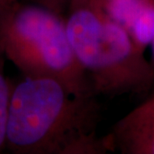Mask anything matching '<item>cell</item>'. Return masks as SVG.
Segmentation results:
<instances>
[{
	"mask_svg": "<svg viewBox=\"0 0 154 154\" xmlns=\"http://www.w3.org/2000/svg\"><path fill=\"white\" fill-rule=\"evenodd\" d=\"M107 135L112 151L154 154V92L121 117Z\"/></svg>",
	"mask_w": 154,
	"mask_h": 154,
	"instance_id": "obj_4",
	"label": "cell"
},
{
	"mask_svg": "<svg viewBox=\"0 0 154 154\" xmlns=\"http://www.w3.org/2000/svg\"><path fill=\"white\" fill-rule=\"evenodd\" d=\"M67 35L95 95H145L154 89V63L96 0H69Z\"/></svg>",
	"mask_w": 154,
	"mask_h": 154,
	"instance_id": "obj_2",
	"label": "cell"
},
{
	"mask_svg": "<svg viewBox=\"0 0 154 154\" xmlns=\"http://www.w3.org/2000/svg\"><path fill=\"white\" fill-rule=\"evenodd\" d=\"M8 0H0V5L3 4V3H5V2H7Z\"/></svg>",
	"mask_w": 154,
	"mask_h": 154,
	"instance_id": "obj_8",
	"label": "cell"
},
{
	"mask_svg": "<svg viewBox=\"0 0 154 154\" xmlns=\"http://www.w3.org/2000/svg\"><path fill=\"white\" fill-rule=\"evenodd\" d=\"M97 96H78L51 78L11 86L6 150L14 154H103L108 135H98Z\"/></svg>",
	"mask_w": 154,
	"mask_h": 154,
	"instance_id": "obj_1",
	"label": "cell"
},
{
	"mask_svg": "<svg viewBox=\"0 0 154 154\" xmlns=\"http://www.w3.org/2000/svg\"><path fill=\"white\" fill-rule=\"evenodd\" d=\"M150 47H151V50H152V56H153V61H154V37L152 39L151 43H150Z\"/></svg>",
	"mask_w": 154,
	"mask_h": 154,
	"instance_id": "obj_7",
	"label": "cell"
},
{
	"mask_svg": "<svg viewBox=\"0 0 154 154\" xmlns=\"http://www.w3.org/2000/svg\"><path fill=\"white\" fill-rule=\"evenodd\" d=\"M0 44L24 77L51 78L78 96L95 95L75 56L64 16L34 2L0 5Z\"/></svg>",
	"mask_w": 154,
	"mask_h": 154,
	"instance_id": "obj_3",
	"label": "cell"
},
{
	"mask_svg": "<svg viewBox=\"0 0 154 154\" xmlns=\"http://www.w3.org/2000/svg\"><path fill=\"white\" fill-rule=\"evenodd\" d=\"M68 3H69V0H68Z\"/></svg>",
	"mask_w": 154,
	"mask_h": 154,
	"instance_id": "obj_9",
	"label": "cell"
},
{
	"mask_svg": "<svg viewBox=\"0 0 154 154\" xmlns=\"http://www.w3.org/2000/svg\"><path fill=\"white\" fill-rule=\"evenodd\" d=\"M28 1L45 6L63 16L67 9V6H68V0H28Z\"/></svg>",
	"mask_w": 154,
	"mask_h": 154,
	"instance_id": "obj_6",
	"label": "cell"
},
{
	"mask_svg": "<svg viewBox=\"0 0 154 154\" xmlns=\"http://www.w3.org/2000/svg\"><path fill=\"white\" fill-rule=\"evenodd\" d=\"M6 60L0 44V153L6 150V127L11 95V86L5 76Z\"/></svg>",
	"mask_w": 154,
	"mask_h": 154,
	"instance_id": "obj_5",
	"label": "cell"
}]
</instances>
